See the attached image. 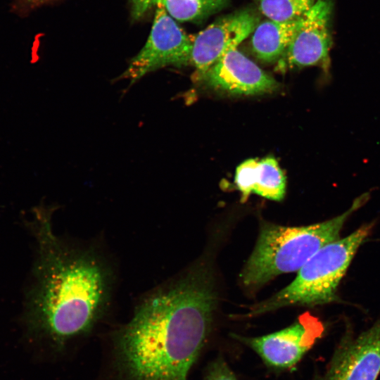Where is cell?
I'll return each instance as SVG.
<instances>
[{
  "mask_svg": "<svg viewBox=\"0 0 380 380\" xmlns=\"http://www.w3.org/2000/svg\"><path fill=\"white\" fill-rule=\"evenodd\" d=\"M198 265L142 298L113 337L123 380H187L210 331L216 292Z\"/></svg>",
  "mask_w": 380,
  "mask_h": 380,
  "instance_id": "7a4b0ae2",
  "label": "cell"
},
{
  "mask_svg": "<svg viewBox=\"0 0 380 380\" xmlns=\"http://www.w3.org/2000/svg\"><path fill=\"white\" fill-rule=\"evenodd\" d=\"M234 182L246 201L252 193L280 201L286 192V177L277 160L267 157L260 160L248 159L236 170Z\"/></svg>",
  "mask_w": 380,
  "mask_h": 380,
  "instance_id": "8fae6325",
  "label": "cell"
},
{
  "mask_svg": "<svg viewBox=\"0 0 380 380\" xmlns=\"http://www.w3.org/2000/svg\"><path fill=\"white\" fill-rule=\"evenodd\" d=\"M380 374V318L355 336L346 333L316 380H376Z\"/></svg>",
  "mask_w": 380,
  "mask_h": 380,
  "instance_id": "ba28073f",
  "label": "cell"
},
{
  "mask_svg": "<svg viewBox=\"0 0 380 380\" xmlns=\"http://www.w3.org/2000/svg\"><path fill=\"white\" fill-rule=\"evenodd\" d=\"M260 11L274 21H289L307 13L317 0H255Z\"/></svg>",
  "mask_w": 380,
  "mask_h": 380,
  "instance_id": "5bb4252c",
  "label": "cell"
},
{
  "mask_svg": "<svg viewBox=\"0 0 380 380\" xmlns=\"http://www.w3.org/2000/svg\"><path fill=\"white\" fill-rule=\"evenodd\" d=\"M369 198V193L363 194L341 215L310 225L262 224L255 246L240 274L241 284L255 289L277 276L298 272L320 248L341 237L345 222Z\"/></svg>",
  "mask_w": 380,
  "mask_h": 380,
  "instance_id": "3957f363",
  "label": "cell"
},
{
  "mask_svg": "<svg viewBox=\"0 0 380 380\" xmlns=\"http://www.w3.org/2000/svg\"><path fill=\"white\" fill-rule=\"evenodd\" d=\"M229 0H156L175 20L194 21L205 18L222 9Z\"/></svg>",
  "mask_w": 380,
  "mask_h": 380,
  "instance_id": "4fadbf2b",
  "label": "cell"
},
{
  "mask_svg": "<svg viewBox=\"0 0 380 380\" xmlns=\"http://www.w3.org/2000/svg\"><path fill=\"white\" fill-rule=\"evenodd\" d=\"M316 317L306 312L290 326L257 337L232 334V337L254 350L268 366L289 369L296 365L324 332Z\"/></svg>",
  "mask_w": 380,
  "mask_h": 380,
  "instance_id": "8992f818",
  "label": "cell"
},
{
  "mask_svg": "<svg viewBox=\"0 0 380 380\" xmlns=\"http://www.w3.org/2000/svg\"><path fill=\"white\" fill-rule=\"evenodd\" d=\"M192 46L193 37L158 3L146 44L117 79L128 80L132 85L146 75L162 68L186 65L190 63Z\"/></svg>",
  "mask_w": 380,
  "mask_h": 380,
  "instance_id": "5b68a950",
  "label": "cell"
},
{
  "mask_svg": "<svg viewBox=\"0 0 380 380\" xmlns=\"http://www.w3.org/2000/svg\"><path fill=\"white\" fill-rule=\"evenodd\" d=\"M204 380H236V378L227 362L217 358L208 367Z\"/></svg>",
  "mask_w": 380,
  "mask_h": 380,
  "instance_id": "9a60e30c",
  "label": "cell"
},
{
  "mask_svg": "<svg viewBox=\"0 0 380 380\" xmlns=\"http://www.w3.org/2000/svg\"><path fill=\"white\" fill-rule=\"evenodd\" d=\"M196 79L215 91L230 95L255 96L271 94L279 83L237 48L225 53Z\"/></svg>",
  "mask_w": 380,
  "mask_h": 380,
  "instance_id": "9c48e42d",
  "label": "cell"
},
{
  "mask_svg": "<svg viewBox=\"0 0 380 380\" xmlns=\"http://www.w3.org/2000/svg\"><path fill=\"white\" fill-rule=\"evenodd\" d=\"M53 210L44 204L34 207L28 224L36 239L37 257L23 322L27 338L61 352L87 336L103 319L114 275L97 250L71 244L56 234Z\"/></svg>",
  "mask_w": 380,
  "mask_h": 380,
  "instance_id": "6da1fadb",
  "label": "cell"
},
{
  "mask_svg": "<svg viewBox=\"0 0 380 380\" xmlns=\"http://www.w3.org/2000/svg\"><path fill=\"white\" fill-rule=\"evenodd\" d=\"M59 0H13L11 4V12L20 17H25L35 9Z\"/></svg>",
  "mask_w": 380,
  "mask_h": 380,
  "instance_id": "2e32d148",
  "label": "cell"
},
{
  "mask_svg": "<svg viewBox=\"0 0 380 380\" xmlns=\"http://www.w3.org/2000/svg\"><path fill=\"white\" fill-rule=\"evenodd\" d=\"M258 18L248 10L221 18L193 37L190 64L196 75L206 71L225 53L237 46L253 33Z\"/></svg>",
  "mask_w": 380,
  "mask_h": 380,
  "instance_id": "30bf717a",
  "label": "cell"
},
{
  "mask_svg": "<svg viewBox=\"0 0 380 380\" xmlns=\"http://www.w3.org/2000/svg\"><path fill=\"white\" fill-rule=\"evenodd\" d=\"M302 16L289 21L267 20L257 25L252 33L251 46L260 61L272 63L282 57L299 27Z\"/></svg>",
  "mask_w": 380,
  "mask_h": 380,
  "instance_id": "7c38bea8",
  "label": "cell"
},
{
  "mask_svg": "<svg viewBox=\"0 0 380 380\" xmlns=\"http://www.w3.org/2000/svg\"><path fill=\"white\" fill-rule=\"evenodd\" d=\"M331 12L329 1L317 0L302 16L300 24L287 49L277 63L278 70L318 66L325 74L329 73L331 46L329 28Z\"/></svg>",
  "mask_w": 380,
  "mask_h": 380,
  "instance_id": "52a82bcc",
  "label": "cell"
},
{
  "mask_svg": "<svg viewBox=\"0 0 380 380\" xmlns=\"http://www.w3.org/2000/svg\"><path fill=\"white\" fill-rule=\"evenodd\" d=\"M372 229L370 224L362 225L349 235L323 246L297 272L288 286L251 306L244 316H258L288 306L313 307L335 300L342 279Z\"/></svg>",
  "mask_w": 380,
  "mask_h": 380,
  "instance_id": "277c9868",
  "label": "cell"
}]
</instances>
